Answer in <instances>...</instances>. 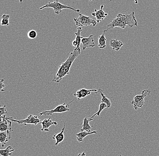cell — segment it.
I'll use <instances>...</instances> for the list:
<instances>
[{"instance_id":"cell-32","label":"cell","mask_w":159,"mask_h":156,"mask_svg":"<svg viewBox=\"0 0 159 156\" xmlns=\"http://www.w3.org/2000/svg\"><path fill=\"white\" fill-rule=\"evenodd\" d=\"M92 0H89V1H92Z\"/></svg>"},{"instance_id":"cell-31","label":"cell","mask_w":159,"mask_h":156,"mask_svg":"<svg viewBox=\"0 0 159 156\" xmlns=\"http://www.w3.org/2000/svg\"><path fill=\"white\" fill-rule=\"evenodd\" d=\"M120 156H123L122 155H120Z\"/></svg>"},{"instance_id":"cell-12","label":"cell","mask_w":159,"mask_h":156,"mask_svg":"<svg viewBox=\"0 0 159 156\" xmlns=\"http://www.w3.org/2000/svg\"><path fill=\"white\" fill-rule=\"evenodd\" d=\"M41 124H42V126L41 131L45 132L49 131V127L52 126V125L57 126V122L52 121L50 118L44 119L43 121L41 122Z\"/></svg>"},{"instance_id":"cell-24","label":"cell","mask_w":159,"mask_h":156,"mask_svg":"<svg viewBox=\"0 0 159 156\" xmlns=\"http://www.w3.org/2000/svg\"><path fill=\"white\" fill-rule=\"evenodd\" d=\"M37 33L34 30H31L28 33V37L30 39H35L37 37Z\"/></svg>"},{"instance_id":"cell-8","label":"cell","mask_w":159,"mask_h":156,"mask_svg":"<svg viewBox=\"0 0 159 156\" xmlns=\"http://www.w3.org/2000/svg\"><path fill=\"white\" fill-rule=\"evenodd\" d=\"M11 120L10 119V117H7L6 115L1 116V122H0V131L1 132L8 131H13L12 130Z\"/></svg>"},{"instance_id":"cell-27","label":"cell","mask_w":159,"mask_h":156,"mask_svg":"<svg viewBox=\"0 0 159 156\" xmlns=\"http://www.w3.org/2000/svg\"><path fill=\"white\" fill-rule=\"evenodd\" d=\"M72 45H73V46L75 47H76L78 46V43H77V42L75 40L73 41V42H72Z\"/></svg>"},{"instance_id":"cell-22","label":"cell","mask_w":159,"mask_h":156,"mask_svg":"<svg viewBox=\"0 0 159 156\" xmlns=\"http://www.w3.org/2000/svg\"><path fill=\"white\" fill-rule=\"evenodd\" d=\"M10 15L4 14L2 17L1 25L3 26H8L9 25Z\"/></svg>"},{"instance_id":"cell-7","label":"cell","mask_w":159,"mask_h":156,"mask_svg":"<svg viewBox=\"0 0 159 156\" xmlns=\"http://www.w3.org/2000/svg\"><path fill=\"white\" fill-rule=\"evenodd\" d=\"M10 119L12 122H17L19 124H24L25 126H26L28 124L37 125L39 124H41V122L40 120L36 116L30 114V116L27 117L26 119L24 120H14L13 117H10Z\"/></svg>"},{"instance_id":"cell-10","label":"cell","mask_w":159,"mask_h":156,"mask_svg":"<svg viewBox=\"0 0 159 156\" xmlns=\"http://www.w3.org/2000/svg\"><path fill=\"white\" fill-rule=\"evenodd\" d=\"M104 5H102L100 7V9L97 10L95 9L94 12L92 13V16L96 19V21L99 23L100 21L103 20L108 14L105 13L103 10Z\"/></svg>"},{"instance_id":"cell-25","label":"cell","mask_w":159,"mask_h":156,"mask_svg":"<svg viewBox=\"0 0 159 156\" xmlns=\"http://www.w3.org/2000/svg\"><path fill=\"white\" fill-rule=\"evenodd\" d=\"M8 112L7 111V108H6V106L5 105L3 107H0V115L1 116H3L7 115Z\"/></svg>"},{"instance_id":"cell-20","label":"cell","mask_w":159,"mask_h":156,"mask_svg":"<svg viewBox=\"0 0 159 156\" xmlns=\"http://www.w3.org/2000/svg\"><path fill=\"white\" fill-rule=\"evenodd\" d=\"M14 151V149L11 146H9L5 149L0 150V155L2 156H11Z\"/></svg>"},{"instance_id":"cell-14","label":"cell","mask_w":159,"mask_h":156,"mask_svg":"<svg viewBox=\"0 0 159 156\" xmlns=\"http://www.w3.org/2000/svg\"><path fill=\"white\" fill-rule=\"evenodd\" d=\"M65 124H64L63 128L62 129L61 131L55 135H53L52 138L53 140H55L56 142L55 144V146H57L59 143H61L64 140L65 136L64 134V130L65 129Z\"/></svg>"},{"instance_id":"cell-29","label":"cell","mask_w":159,"mask_h":156,"mask_svg":"<svg viewBox=\"0 0 159 156\" xmlns=\"http://www.w3.org/2000/svg\"><path fill=\"white\" fill-rule=\"evenodd\" d=\"M134 1H135V4H138V0H134Z\"/></svg>"},{"instance_id":"cell-6","label":"cell","mask_w":159,"mask_h":156,"mask_svg":"<svg viewBox=\"0 0 159 156\" xmlns=\"http://www.w3.org/2000/svg\"><path fill=\"white\" fill-rule=\"evenodd\" d=\"M74 101V100H72L66 105L65 103H64L63 104L57 106L55 109H52L50 111H43V112L40 113L39 115L40 116H43V115L49 116V115H52L54 113H64V112H68L70 111L69 104Z\"/></svg>"},{"instance_id":"cell-21","label":"cell","mask_w":159,"mask_h":156,"mask_svg":"<svg viewBox=\"0 0 159 156\" xmlns=\"http://www.w3.org/2000/svg\"><path fill=\"white\" fill-rule=\"evenodd\" d=\"M77 32L75 33V35H76V38H75V40L78 43V46L76 47L78 48L80 47V43L81 42V40L83 38V37H81V32L83 30L82 28L81 27H79L77 28Z\"/></svg>"},{"instance_id":"cell-26","label":"cell","mask_w":159,"mask_h":156,"mask_svg":"<svg viewBox=\"0 0 159 156\" xmlns=\"http://www.w3.org/2000/svg\"><path fill=\"white\" fill-rule=\"evenodd\" d=\"M4 79H1L0 80V91L1 92H4V91H6L5 89H4V88L5 87V85L4 83Z\"/></svg>"},{"instance_id":"cell-17","label":"cell","mask_w":159,"mask_h":156,"mask_svg":"<svg viewBox=\"0 0 159 156\" xmlns=\"http://www.w3.org/2000/svg\"><path fill=\"white\" fill-rule=\"evenodd\" d=\"M93 118H87V117H84V120H83V125H82V129L80 130L81 131L90 132L91 127H90L89 124V122L91 121H93Z\"/></svg>"},{"instance_id":"cell-18","label":"cell","mask_w":159,"mask_h":156,"mask_svg":"<svg viewBox=\"0 0 159 156\" xmlns=\"http://www.w3.org/2000/svg\"><path fill=\"white\" fill-rule=\"evenodd\" d=\"M106 32V30H104V32L103 33L102 35L99 36L98 47L100 49H104V48H106V47H107L106 43V38L105 36V33Z\"/></svg>"},{"instance_id":"cell-19","label":"cell","mask_w":159,"mask_h":156,"mask_svg":"<svg viewBox=\"0 0 159 156\" xmlns=\"http://www.w3.org/2000/svg\"><path fill=\"white\" fill-rule=\"evenodd\" d=\"M98 93H100V95H101V97H102L101 103H105V104H107V108H110L111 107V105H112L111 101L104 95V93H103V90L99 88V90H98Z\"/></svg>"},{"instance_id":"cell-1","label":"cell","mask_w":159,"mask_h":156,"mask_svg":"<svg viewBox=\"0 0 159 156\" xmlns=\"http://www.w3.org/2000/svg\"><path fill=\"white\" fill-rule=\"evenodd\" d=\"M138 21L135 17V12H132L129 15L123 14L119 13L117 16L107 25V29L106 32L109 30L113 29L115 27L125 29L127 26L132 28L138 26Z\"/></svg>"},{"instance_id":"cell-9","label":"cell","mask_w":159,"mask_h":156,"mask_svg":"<svg viewBox=\"0 0 159 156\" xmlns=\"http://www.w3.org/2000/svg\"><path fill=\"white\" fill-rule=\"evenodd\" d=\"M92 92H94L96 93H98V91L97 89H92L88 90L85 88H81L74 93L73 95L76 97L78 100H80L82 98H84L87 96H89Z\"/></svg>"},{"instance_id":"cell-28","label":"cell","mask_w":159,"mask_h":156,"mask_svg":"<svg viewBox=\"0 0 159 156\" xmlns=\"http://www.w3.org/2000/svg\"><path fill=\"white\" fill-rule=\"evenodd\" d=\"M86 156V154H85V152H83V153H81V154H79L78 155V156Z\"/></svg>"},{"instance_id":"cell-4","label":"cell","mask_w":159,"mask_h":156,"mask_svg":"<svg viewBox=\"0 0 159 156\" xmlns=\"http://www.w3.org/2000/svg\"><path fill=\"white\" fill-rule=\"evenodd\" d=\"M76 25L80 27H86L93 25V27H95L97 24V22L94 19L91 18L89 16L79 14L78 18L73 19Z\"/></svg>"},{"instance_id":"cell-2","label":"cell","mask_w":159,"mask_h":156,"mask_svg":"<svg viewBox=\"0 0 159 156\" xmlns=\"http://www.w3.org/2000/svg\"><path fill=\"white\" fill-rule=\"evenodd\" d=\"M81 52L80 47H75L72 52L70 54L68 58L66 61L61 64L59 66L58 71L56 75H55L52 81L56 83H58L60 82L61 79L66 75L69 74L70 70L71 65L74 60L79 56Z\"/></svg>"},{"instance_id":"cell-3","label":"cell","mask_w":159,"mask_h":156,"mask_svg":"<svg viewBox=\"0 0 159 156\" xmlns=\"http://www.w3.org/2000/svg\"><path fill=\"white\" fill-rule=\"evenodd\" d=\"M46 8H51L53 9L54 10L55 13L57 15L60 14L63 9L71 10L77 13H79L80 11V9H75L72 7L62 4L59 2L58 0H54V2H49L46 5L40 7L39 9L43 10V9Z\"/></svg>"},{"instance_id":"cell-30","label":"cell","mask_w":159,"mask_h":156,"mask_svg":"<svg viewBox=\"0 0 159 156\" xmlns=\"http://www.w3.org/2000/svg\"><path fill=\"white\" fill-rule=\"evenodd\" d=\"M20 4L21 5L23 2V0H20Z\"/></svg>"},{"instance_id":"cell-16","label":"cell","mask_w":159,"mask_h":156,"mask_svg":"<svg viewBox=\"0 0 159 156\" xmlns=\"http://www.w3.org/2000/svg\"><path fill=\"white\" fill-rule=\"evenodd\" d=\"M98 131H93L87 132L84 131H81L80 133H77L75 134V136H76L77 138V140L79 142H81L83 141V140L85 137L89 135H92L93 134H97Z\"/></svg>"},{"instance_id":"cell-23","label":"cell","mask_w":159,"mask_h":156,"mask_svg":"<svg viewBox=\"0 0 159 156\" xmlns=\"http://www.w3.org/2000/svg\"><path fill=\"white\" fill-rule=\"evenodd\" d=\"M106 108H107V104L103 103H100V105H99V111H98V112H96V113H95V114H94V115H93L92 117H90V118H93L96 116L99 117L100 113H101V112H102L104 109Z\"/></svg>"},{"instance_id":"cell-13","label":"cell","mask_w":159,"mask_h":156,"mask_svg":"<svg viewBox=\"0 0 159 156\" xmlns=\"http://www.w3.org/2000/svg\"><path fill=\"white\" fill-rule=\"evenodd\" d=\"M11 138V132L7 131L1 132L0 133V142L2 144V146L4 147L7 144V142Z\"/></svg>"},{"instance_id":"cell-5","label":"cell","mask_w":159,"mask_h":156,"mask_svg":"<svg viewBox=\"0 0 159 156\" xmlns=\"http://www.w3.org/2000/svg\"><path fill=\"white\" fill-rule=\"evenodd\" d=\"M151 92L149 90H144L141 95H137L134 97V100L131 103L134 105V109L136 110L139 108H142L145 104V98L147 96H150Z\"/></svg>"},{"instance_id":"cell-11","label":"cell","mask_w":159,"mask_h":156,"mask_svg":"<svg viewBox=\"0 0 159 156\" xmlns=\"http://www.w3.org/2000/svg\"><path fill=\"white\" fill-rule=\"evenodd\" d=\"M81 43L82 44L83 50L89 47H93L95 46V42L94 39V36L90 35L88 38H83L81 40Z\"/></svg>"},{"instance_id":"cell-15","label":"cell","mask_w":159,"mask_h":156,"mask_svg":"<svg viewBox=\"0 0 159 156\" xmlns=\"http://www.w3.org/2000/svg\"><path fill=\"white\" fill-rule=\"evenodd\" d=\"M124 45L121 41L118 39H111L110 41V46L112 49L116 51H119L120 48Z\"/></svg>"}]
</instances>
